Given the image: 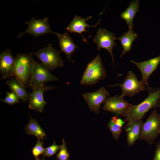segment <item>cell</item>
Masks as SVG:
<instances>
[{
	"instance_id": "21",
	"label": "cell",
	"mask_w": 160,
	"mask_h": 160,
	"mask_svg": "<svg viewBox=\"0 0 160 160\" xmlns=\"http://www.w3.org/2000/svg\"><path fill=\"white\" fill-rule=\"evenodd\" d=\"M6 83L10 91L16 93L23 102H25L28 99L30 93L15 78H11Z\"/></svg>"
},
{
	"instance_id": "6",
	"label": "cell",
	"mask_w": 160,
	"mask_h": 160,
	"mask_svg": "<svg viewBox=\"0 0 160 160\" xmlns=\"http://www.w3.org/2000/svg\"><path fill=\"white\" fill-rule=\"evenodd\" d=\"M111 87L119 86L121 88V96L123 97H132L139 93L147 90L146 85L142 81H139L136 75L132 71H129L122 84L116 83L112 85H107Z\"/></svg>"
},
{
	"instance_id": "1",
	"label": "cell",
	"mask_w": 160,
	"mask_h": 160,
	"mask_svg": "<svg viewBox=\"0 0 160 160\" xmlns=\"http://www.w3.org/2000/svg\"><path fill=\"white\" fill-rule=\"evenodd\" d=\"M35 62L31 53L17 54L15 57L13 77L25 88L31 87L33 81Z\"/></svg>"
},
{
	"instance_id": "18",
	"label": "cell",
	"mask_w": 160,
	"mask_h": 160,
	"mask_svg": "<svg viewBox=\"0 0 160 160\" xmlns=\"http://www.w3.org/2000/svg\"><path fill=\"white\" fill-rule=\"evenodd\" d=\"M139 0L131 1L128 7L120 15L121 18L125 21L129 28H133L134 18L139 10Z\"/></svg>"
},
{
	"instance_id": "9",
	"label": "cell",
	"mask_w": 160,
	"mask_h": 160,
	"mask_svg": "<svg viewBox=\"0 0 160 160\" xmlns=\"http://www.w3.org/2000/svg\"><path fill=\"white\" fill-rule=\"evenodd\" d=\"M31 87L32 91L30 93L28 98V108L42 112L44 106L47 104L43 97L44 93L46 91L53 89L55 87L44 85L38 86L31 85Z\"/></svg>"
},
{
	"instance_id": "3",
	"label": "cell",
	"mask_w": 160,
	"mask_h": 160,
	"mask_svg": "<svg viewBox=\"0 0 160 160\" xmlns=\"http://www.w3.org/2000/svg\"><path fill=\"white\" fill-rule=\"evenodd\" d=\"M101 57L99 54L89 63L85 70L80 81L81 85L91 86L107 76Z\"/></svg>"
},
{
	"instance_id": "22",
	"label": "cell",
	"mask_w": 160,
	"mask_h": 160,
	"mask_svg": "<svg viewBox=\"0 0 160 160\" xmlns=\"http://www.w3.org/2000/svg\"><path fill=\"white\" fill-rule=\"evenodd\" d=\"M125 121L118 117L115 116L112 117L108 124V127L112 134L113 137L117 141L119 139L122 132V128Z\"/></svg>"
},
{
	"instance_id": "28",
	"label": "cell",
	"mask_w": 160,
	"mask_h": 160,
	"mask_svg": "<svg viewBox=\"0 0 160 160\" xmlns=\"http://www.w3.org/2000/svg\"><path fill=\"white\" fill-rule=\"evenodd\" d=\"M35 160H45V159H41L40 158H38L35 159Z\"/></svg>"
},
{
	"instance_id": "25",
	"label": "cell",
	"mask_w": 160,
	"mask_h": 160,
	"mask_svg": "<svg viewBox=\"0 0 160 160\" xmlns=\"http://www.w3.org/2000/svg\"><path fill=\"white\" fill-rule=\"evenodd\" d=\"M43 141L37 138V143L32 148V152L35 159L38 158V156L42 154L44 150L43 147Z\"/></svg>"
},
{
	"instance_id": "26",
	"label": "cell",
	"mask_w": 160,
	"mask_h": 160,
	"mask_svg": "<svg viewBox=\"0 0 160 160\" xmlns=\"http://www.w3.org/2000/svg\"><path fill=\"white\" fill-rule=\"evenodd\" d=\"M62 144L57 155L56 158L58 160H68L69 156L66 143L63 139H62Z\"/></svg>"
},
{
	"instance_id": "16",
	"label": "cell",
	"mask_w": 160,
	"mask_h": 160,
	"mask_svg": "<svg viewBox=\"0 0 160 160\" xmlns=\"http://www.w3.org/2000/svg\"><path fill=\"white\" fill-rule=\"evenodd\" d=\"M92 16L87 17L86 18L76 15L69 24L66 28V30L70 33H78L81 35L83 39V41H87L86 39L84 37L82 33L84 32H88L86 30L87 27L95 28L100 23L99 22L96 25H90L86 22L91 18Z\"/></svg>"
},
{
	"instance_id": "14",
	"label": "cell",
	"mask_w": 160,
	"mask_h": 160,
	"mask_svg": "<svg viewBox=\"0 0 160 160\" xmlns=\"http://www.w3.org/2000/svg\"><path fill=\"white\" fill-rule=\"evenodd\" d=\"M131 62L135 65L141 73V81L146 85L151 75L157 68L160 63V55L154 58L140 62L131 60Z\"/></svg>"
},
{
	"instance_id": "12",
	"label": "cell",
	"mask_w": 160,
	"mask_h": 160,
	"mask_svg": "<svg viewBox=\"0 0 160 160\" xmlns=\"http://www.w3.org/2000/svg\"><path fill=\"white\" fill-rule=\"evenodd\" d=\"M59 78L51 74L47 68L42 63L35 62L34 78L31 85L38 86L44 85L48 82L56 81Z\"/></svg>"
},
{
	"instance_id": "17",
	"label": "cell",
	"mask_w": 160,
	"mask_h": 160,
	"mask_svg": "<svg viewBox=\"0 0 160 160\" xmlns=\"http://www.w3.org/2000/svg\"><path fill=\"white\" fill-rule=\"evenodd\" d=\"M56 35L59 41L60 52L66 55L69 61L72 60L71 55L78 48V46L74 43L67 32L62 34L56 33Z\"/></svg>"
},
{
	"instance_id": "7",
	"label": "cell",
	"mask_w": 160,
	"mask_h": 160,
	"mask_svg": "<svg viewBox=\"0 0 160 160\" xmlns=\"http://www.w3.org/2000/svg\"><path fill=\"white\" fill-rule=\"evenodd\" d=\"M103 109L109 111L116 116L126 117L133 105L125 100L121 95H116L107 98L104 102Z\"/></svg>"
},
{
	"instance_id": "11",
	"label": "cell",
	"mask_w": 160,
	"mask_h": 160,
	"mask_svg": "<svg viewBox=\"0 0 160 160\" xmlns=\"http://www.w3.org/2000/svg\"><path fill=\"white\" fill-rule=\"evenodd\" d=\"M110 95L108 91L104 87H102L95 91L85 92L82 95L90 109L99 114L101 105L105 102Z\"/></svg>"
},
{
	"instance_id": "15",
	"label": "cell",
	"mask_w": 160,
	"mask_h": 160,
	"mask_svg": "<svg viewBox=\"0 0 160 160\" xmlns=\"http://www.w3.org/2000/svg\"><path fill=\"white\" fill-rule=\"evenodd\" d=\"M124 127L127 133L128 146L133 145L140 137V130L143 124L142 119L129 121Z\"/></svg>"
},
{
	"instance_id": "5",
	"label": "cell",
	"mask_w": 160,
	"mask_h": 160,
	"mask_svg": "<svg viewBox=\"0 0 160 160\" xmlns=\"http://www.w3.org/2000/svg\"><path fill=\"white\" fill-rule=\"evenodd\" d=\"M160 114L156 110L151 113L146 121L142 126L140 140L146 141L150 145L160 134Z\"/></svg>"
},
{
	"instance_id": "13",
	"label": "cell",
	"mask_w": 160,
	"mask_h": 160,
	"mask_svg": "<svg viewBox=\"0 0 160 160\" xmlns=\"http://www.w3.org/2000/svg\"><path fill=\"white\" fill-rule=\"evenodd\" d=\"M15 66V57L8 49L0 54V73L2 77L0 79L13 77Z\"/></svg>"
},
{
	"instance_id": "10",
	"label": "cell",
	"mask_w": 160,
	"mask_h": 160,
	"mask_svg": "<svg viewBox=\"0 0 160 160\" xmlns=\"http://www.w3.org/2000/svg\"><path fill=\"white\" fill-rule=\"evenodd\" d=\"M115 35V33L105 29L99 28L96 35L92 39L99 51L101 49H104L108 52L111 55L113 65H114V62L112 49L114 47L116 46L115 41L116 40Z\"/></svg>"
},
{
	"instance_id": "24",
	"label": "cell",
	"mask_w": 160,
	"mask_h": 160,
	"mask_svg": "<svg viewBox=\"0 0 160 160\" xmlns=\"http://www.w3.org/2000/svg\"><path fill=\"white\" fill-rule=\"evenodd\" d=\"M61 147V145H58L55 141L54 142L52 145L44 148L42 157H49L52 156L60 150Z\"/></svg>"
},
{
	"instance_id": "23",
	"label": "cell",
	"mask_w": 160,
	"mask_h": 160,
	"mask_svg": "<svg viewBox=\"0 0 160 160\" xmlns=\"http://www.w3.org/2000/svg\"><path fill=\"white\" fill-rule=\"evenodd\" d=\"M6 97L4 99H0L1 102L11 105L20 103L17 95L15 92H7Z\"/></svg>"
},
{
	"instance_id": "19",
	"label": "cell",
	"mask_w": 160,
	"mask_h": 160,
	"mask_svg": "<svg viewBox=\"0 0 160 160\" xmlns=\"http://www.w3.org/2000/svg\"><path fill=\"white\" fill-rule=\"evenodd\" d=\"M137 37V34L133 31V28H129L127 32L119 37L116 38V40L120 41L123 48L122 52L120 57H121L131 50L132 43Z\"/></svg>"
},
{
	"instance_id": "27",
	"label": "cell",
	"mask_w": 160,
	"mask_h": 160,
	"mask_svg": "<svg viewBox=\"0 0 160 160\" xmlns=\"http://www.w3.org/2000/svg\"><path fill=\"white\" fill-rule=\"evenodd\" d=\"M156 149L153 160H160V141L156 144Z\"/></svg>"
},
{
	"instance_id": "8",
	"label": "cell",
	"mask_w": 160,
	"mask_h": 160,
	"mask_svg": "<svg viewBox=\"0 0 160 160\" xmlns=\"http://www.w3.org/2000/svg\"><path fill=\"white\" fill-rule=\"evenodd\" d=\"M25 23L28 25L27 28L24 32L18 35V39L20 38L25 33L30 34L35 37L47 33L55 34L56 33L50 29L47 17L42 19H37L32 17L30 20Z\"/></svg>"
},
{
	"instance_id": "4",
	"label": "cell",
	"mask_w": 160,
	"mask_h": 160,
	"mask_svg": "<svg viewBox=\"0 0 160 160\" xmlns=\"http://www.w3.org/2000/svg\"><path fill=\"white\" fill-rule=\"evenodd\" d=\"M60 51L54 48L51 43L46 47L31 53L40 60L51 71L64 66V62L60 55Z\"/></svg>"
},
{
	"instance_id": "29",
	"label": "cell",
	"mask_w": 160,
	"mask_h": 160,
	"mask_svg": "<svg viewBox=\"0 0 160 160\" xmlns=\"http://www.w3.org/2000/svg\"><path fill=\"white\" fill-rule=\"evenodd\" d=\"M159 132H160V131H159Z\"/></svg>"
},
{
	"instance_id": "2",
	"label": "cell",
	"mask_w": 160,
	"mask_h": 160,
	"mask_svg": "<svg viewBox=\"0 0 160 160\" xmlns=\"http://www.w3.org/2000/svg\"><path fill=\"white\" fill-rule=\"evenodd\" d=\"M148 95L141 103L133 105L125 118L127 121L142 119L145 113L150 109L155 108H160V87H151L148 84L146 85Z\"/></svg>"
},
{
	"instance_id": "20",
	"label": "cell",
	"mask_w": 160,
	"mask_h": 160,
	"mask_svg": "<svg viewBox=\"0 0 160 160\" xmlns=\"http://www.w3.org/2000/svg\"><path fill=\"white\" fill-rule=\"evenodd\" d=\"M30 120L28 124L25 128V133L35 136L37 138L44 141V138H46L47 134L37 122L36 119L32 118L28 113Z\"/></svg>"
}]
</instances>
